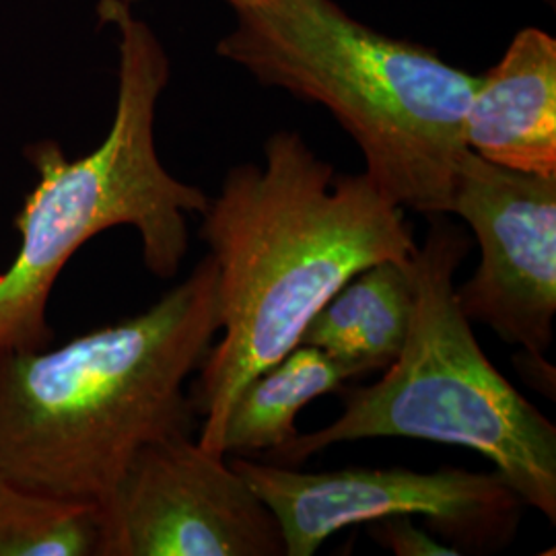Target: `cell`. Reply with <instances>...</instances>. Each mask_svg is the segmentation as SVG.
<instances>
[{
    "label": "cell",
    "instance_id": "cell-13",
    "mask_svg": "<svg viewBox=\"0 0 556 556\" xmlns=\"http://www.w3.org/2000/svg\"><path fill=\"white\" fill-rule=\"evenodd\" d=\"M371 536L396 556H456L454 546L417 528L408 516L388 517L371 523Z\"/></svg>",
    "mask_w": 556,
    "mask_h": 556
},
{
    "label": "cell",
    "instance_id": "cell-8",
    "mask_svg": "<svg viewBox=\"0 0 556 556\" xmlns=\"http://www.w3.org/2000/svg\"><path fill=\"white\" fill-rule=\"evenodd\" d=\"M450 215L466 220L480 248L475 275L456 287L462 314L544 361L556 316V174L503 167L466 149Z\"/></svg>",
    "mask_w": 556,
    "mask_h": 556
},
{
    "label": "cell",
    "instance_id": "cell-4",
    "mask_svg": "<svg viewBox=\"0 0 556 556\" xmlns=\"http://www.w3.org/2000/svg\"><path fill=\"white\" fill-rule=\"evenodd\" d=\"M101 23L119 34L118 101L96 151L68 160L59 142L38 140L25 157L36 188L15 215L20 250L0 273V349L41 351L54 340L48 305L60 273L89 239L135 227L151 275L174 278L190 250L188 215L208 197L174 178L155 147V112L169 80V59L153 29L126 0H100Z\"/></svg>",
    "mask_w": 556,
    "mask_h": 556
},
{
    "label": "cell",
    "instance_id": "cell-9",
    "mask_svg": "<svg viewBox=\"0 0 556 556\" xmlns=\"http://www.w3.org/2000/svg\"><path fill=\"white\" fill-rule=\"evenodd\" d=\"M466 147L528 174H556V40L526 27L478 80L464 122Z\"/></svg>",
    "mask_w": 556,
    "mask_h": 556
},
{
    "label": "cell",
    "instance_id": "cell-2",
    "mask_svg": "<svg viewBox=\"0 0 556 556\" xmlns=\"http://www.w3.org/2000/svg\"><path fill=\"white\" fill-rule=\"evenodd\" d=\"M220 330L208 256L147 312L60 349H0V477L100 509L147 443L192 438L186 381Z\"/></svg>",
    "mask_w": 556,
    "mask_h": 556
},
{
    "label": "cell",
    "instance_id": "cell-6",
    "mask_svg": "<svg viewBox=\"0 0 556 556\" xmlns=\"http://www.w3.org/2000/svg\"><path fill=\"white\" fill-rule=\"evenodd\" d=\"M231 466L277 517L287 556L316 555L351 526L402 516L425 517L459 555L493 553L514 540L526 507L497 472L400 466L303 472L254 457H233Z\"/></svg>",
    "mask_w": 556,
    "mask_h": 556
},
{
    "label": "cell",
    "instance_id": "cell-7",
    "mask_svg": "<svg viewBox=\"0 0 556 556\" xmlns=\"http://www.w3.org/2000/svg\"><path fill=\"white\" fill-rule=\"evenodd\" d=\"M98 521V556H287L248 480L192 438L140 447Z\"/></svg>",
    "mask_w": 556,
    "mask_h": 556
},
{
    "label": "cell",
    "instance_id": "cell-10",
    "mask_svg": "<svg viewBox=\"0 0 556 556\" xmlns=\"http://www.w3.org/2000/svg\"><path fill=\"white\" fill-rule=\"evenodd\" d=\"M408 262L386 260L351 278L307 324L299 344L318 346L353 365L358 376L390 367L415 309Z\"/></svg>",
    "mask_w": 556,
    "mask_h": 556
},
{
    "label": "cell",
    "instance_id": "cell-5",
    "mask_svg": "<svg viewBox=\"0 0 556 556\" xmlns=\"http://www.w3.org/2000/svg\"><path fill=\"white\" fill-rule=\"evenodd\" d=\"M468 250L459 225L445 215L429 217L425 241L408 262L415 309L396 361L376 383L344 390L342 415L319 431L299 433L270 454L273 464L299 466L358 439L456 445L491 459L521 503L555 523V422L489 361L462 314L454 278Z\"/></svg>",
    "mask_w": 556,
    "mask_h": 556
},
{
    "label": "cell",
    "instance_id": "cell-12",
    "mask_svg": "<svg viewBox=\"0 0 556 556\" xmlns=\"http://www.w3.org/2000/svg\"><path fill=\"white\" fill-rule=\"evenodd\" d=\"M98 509L29 493L0 477V556H98Z\"/></svg>",
    "mask_w": 556,
    "mask_h": 556
},
{
    "label": "cell",
    "instance_id": "cell-1",
    "mask_svg": "<svg viewBox=\"0 0 556 556\" xmlns=\"http://www.w3.org/2000/svg\"><path fill=\"white\" fill-rule=\"evenodd\" d=\"M199 236L217 266L220 338L190 390L199 443L220 454L241 390L287 357L319 309L365 268L415 254L404 208L363 172L338 176L299 132L280 130L262 163L229 169Z\"/></svg>",
    "mask_w": 556,
    "mask_h": 556
},
{
    "label": "cell",
    "instance_id": "cell-11",
    "mask_svg": "<svg viewBox=\"0 0 556 556\" xmlns=\"http://www.w3.org/2000/svg\"><path fill=\"white\" fill-rule=\"evenodd\" d=\"M358 371L318 346L298 344L287 357L252 379L229 410L223 456H270L298 438L299 413L324 394L340 392Z\"/></svg>",
    "mask_w": 556,
    "mask_h": 556
},
{
    "label": "cell",
    "instance_id": "cell-3",
    "mask_svg": "<svg viewBox=\"0 0 556 556\" xmlns=\"http://www.w3.org/2000/svg\"><path fill=\"white\" fill-rule=\"evenodd\" d=\"M236 13L219 56L266 87L324 105L394 204L427 217L450 215L480 77L431 48L358 23L334 0H266Z\"/></svg>",
    "mask_w": 556,
    "mask_h": 556
},
{
    "label": "cell",
    "instance_id": "cell-16",
    "mask_svg": "<svg viewBox=\"0 0 556 556\" xmlns=\"http://www.w3.org/2000/svg\"><path fill=\"white\" fill-rule=\"evenodd\" d=\"M126 2H130V4H132V2H135V0H126Z\"/></svg>",
    "mask_w": 556,
    "mask_h": 556
},
{
    "label": "cell",
    "instance_id": "cell-14",
    "mask_svg": "<svg viewBox=\"0 0 556 556\" xmlns=\"http://www.w3.org/2000/svg\"><path fill=\"white\" fill-rule=\"evenodd\" d=\"M236 11L239 9H250V7H256V4H262V2H266V0H227Z\"/></svg>",
    "mask_w": 556,
    "mask_h": 556
},
{
    "label": "cell",
    "instance_id": "cell-15",
    "mask_svg": "<svg viewBox=\"0 0 556 556\" xmlns=\"http://www.w3.org/2000/svg\"><path fill=\"white\" fill-rule=\"evenodd\" d=\"M546 2H551V4H555V0H546Z\"/></svg>",
    "mask_w": 556,
    "mask_h": 556
}]
</instances>
